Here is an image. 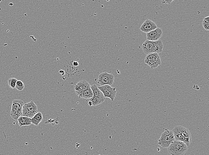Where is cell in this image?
I'll return each mask as SVG.
<instances>
[{
  "label": "cell",
  "instance_id": "obj_19",
  "mask_svg": "<svg viewBox=\"0 0 209 155\" xmlns=\"http://www.w3.org/2000/svg\"><path fill=\"white\" fill-rule=\"evenodd\" d=\"M25 87L24 84L21 81H17L16 84L15 88L18 91H22Z\"/></svg>",
  "mask_w": 209,
  "mask_h": 155
},
{
  "label": "cell",
  "instance_id": "obj_2",
  "mask_svg": "<svg viewBox=\"0 0 209 155\" xmlns=\"http://www.w3.org/2000/svg\"><path fill=\"white\" fill-rule=\"evenodd\" d=\"M188 146L181 141H173L168 147V151L171 155H183L187 151Z\"/></svg>",
  "mask_w": 209,
  "mask_h": 155
},
{
  "label": "cell",
  "instance_id": "obj_9",
  "mask_svg": "<svg viewBox=\"0 0 209 155\" xmlns=\"http://www.w3.org/2000/svg\"><path fill=\"white\" fill-rule=\"evenodd\" d=\"M142 49L145 54L157 53V45L156 41H151L146 40L143 44Z\"/></svg>",
  "mask_w": 209,
  "mask_h": 155
},
{
  "label": "cell",
  "instance_id": "obj_7",
  "mask_svg": "<svg viewBox=\"0 0 209 155\" xmlns=\"http://www.w3.org/2000/svg\"><path fill=\"white\" fill-rule=\"evenodd\" d=\"M114 76L112 74L104 72L99 75L98 78V83L100 86L109 85H112L114 82Z\"/></svg>",
  "mask_w": 209,
  "mask_h": 155
},
{
  "label": "cell",
  "instance_id": "obj_4",
  "mask_svg": "<svg viewBox=\"0 0 209 155\" xmlns=\"http://www.w3.org/2000/svg\"><path fill=\"white\" fill-rule=\"evenodd\" d=\"M24 104V101L20 100H13L11 110L10 113L11 117L13 119L17 120L20 116H23L22 110L23 106Z\"/></svg>",
  "mask_w": 209,
  "mask_h": 155
},
{
  "label": "cell",
  "instance_id": "obj_10",
  "mask_svg": "<svg viewBox=\"0 0 209 155\" xmlns=\"http://www.w3.org/2000/svg\"><path fill=\"white\" fill-rule=\"evenodd\" d=\"M162 29L159 27H157L156 29L146 34L147 40L151 41H157L162 37Z\"/></svg>",
  "mask_w": 209,
  "mask_h": 155
},
{
  "label": "cell",
  "instance_id": "obj_16",
  "mask_svg": "<svg viewBox=\"0 0 209 155\" xmlns=\"http://www.w3.org/2000/svg\"><path fill=\"white\" fill-rule=\"evenodd\" d=\"M93 96V95L90 87L81 93L78 96L80 98H85L86 99H89Z\"/></svg>",
  "mask_w": 209,
  "mask_h": 155
},
{
  "label": "cell",
  "instance_id": "obj_15",
  "mask_svg": "<svg viewBox=\"0 0 209 155\" xmlns=\"http://www.w3.org/2000/svg\"><path fill=\"white\" fill-rule=\"evenodd\" d=\"M43 120V116L41 112H38L33 118L31 119V123L38 126V124L42 121Z\"/></svg>",
  "mask_w": 209,
  "mask_h": 155
},
{
  "label": "cell",
  "instance_id": "obj_21",
  "mask_svg": "<svg viewBox=\"0 0 209 155\" xmlns=\"http://www.w3.org/2000/svg\"><path fill=\"white\" fill-rule=\"evenodd\" d=\"M173 1H162V3L163 4H170Z\"/></svg>",
  "mask_w": 209,
  "mask_h": 155
},
{
  "label": "cell",
  "instance_id": "obj_1",
  "mask_svg": "<svg viewBox=\"0 0 209 155\" xmlns=\"http://www.w3.org/2000/svg\"><path fill=\"white\" fill-rule=\"evenodd\" d=\"M172 131L175 141L183 142L187 146L189 145L191 141V135L187 128L183 126H177Z\"/></svg>",
  "mask_w": 209,
  "mask_h": 155
},
{
  "label": "cell",
  "instance_id": "obj_13",
  "mask_svg": "<svg viewBox=\"0 0 209 155\" xmlns=\"http://www.w3.org/2000/svg\"><path fill=\"white\" fill-rule=\"evenodd\" d=\"M104 97H100L93 96L92 98L88 99V104L90 107L92 106H96L99 104L104 103L105 101Z\"/></svg>",
  "mask_w": 209,
  "mask_h": 155
},
{
  "label": "cell",
  "instance_id": "obj_8",
  "mask_svg": "<svg viewBox=\"0 0 209 155\" xmlns=\"http://www.w3.org/2000/svg\"><path fill=\"white\" fill-rule=\"evenodd\" d=\"M98 87V89L103 93L105 98H110L112 101H114L117 93L116 88H115L112 87L111 86L109 85L100 86Z\"/></svg>",
  "mask_w": 209,
  "mask_h": 155
},
{
  "label": "cell",
  "instance_id": "obj_6",
  "mask_svg": "<svg viewBox=\"0 0 209 155\" xmlns=\"http://www.w3.org/2000/svg\"><path fill=\"white\" fill-rule=\"evenodd\" d=\"M144 63L152 69H156L162 64L161 58L157 53H150L145 57Z\"/></svg>",
  "mask_w": 209,
  "mask_h": 155
},
{
  "label": "cell",
  "instance_id": "obj_17",
  "mask_svg": "<svg viewBox=\"0 0 209 155\" xmlns=\"http://www.w3.org/2000/svg\"><path fill=\"white\" fill-rule=\"evenodd\" d=\"M90 88L92 92L93 96L100 97H104L103 93L98 89V87L96 85L94 84L90 86Z\"/></svg>",
  "mask_w": 209,
  "mask_h": 155
},
{
  "label": "cell",
  "instance_id": "obj_22",
  "mask_svg": "<svg viewBox=\"0 0 209 155\" xmlns=\"http://www.w3.org/2000/svg\"><path fill=\"white\" fill-rule=\"evenodd\" d=\"M73 65L74 66H77L79 65V63L77 61H74L73 62Z\"/></svg>",
  "mask_w": 209,
  "mask_h": 155
},
{
  "label": "cell",
  "instance_id": "obj_20",
  "mask_svg": "<svg viewBox=\"0 0 209 155\" xmlns=\"http://www.w3.org/2000/svg\"><path fill=\"white\" fill-rule=\"evenodd\" d=\"M202 25H203V27L204 28L206 29V30H209V23L208 22H205V21H202Z\"/></svg>",
  "mask_w": 209,
  "mask_h": 155
},
{
  "label": "cell",
  "instance_id": "obj_11",
  "mask_svg": "<svg viewBox=\"0 0 209 155\" xmlns=\"http://www.w3.org/2000/svg\"><path fill=\"white\" fill-rule=\"evenodd\" d=\"M157 26L153 21L147 19L145 20L140 27V30L142 32L147 33L151 32L157 28Z\"/></svg>",
  "mask_w": 209,
  "mask_h": 155
},
{
  "label": "cell",
  "instance_id": "obj_12",
  "mask_svg": "<svg viewBox=\"0 0 209 155\" xmlns=\"http://www.w3.org/2000/svg\"><path fill=\"white\" fill-rule=\"evenodd\" d=\"M90 87V85L88 82L85 80H82L74 85V89L76 95L78 96L81 93Z\"/></svg>",
  "mask_w": 209,
  "mask_h": 155
},
{
  "label": "cell",
  "instance_id": "obj_18",
  "mask_svg": "<svg viewBox=\"0 0 209 155\" xmlns=\"http://www.w3.org/2000/svg\"><path fill=\"white\" fill-rule=\"evenodd\" d=\"M17 81V79L15 78H11L9 79L8 81V84L10 88H12V89L15 88L16 84Z\"/></svg>",
  "mask_w": 209,
  "mask_h": 155
},
{
  "label": "cell",
  "instance_id": "obj_3",
  "mask_svg": "<svg viewBox=\"0 0 209 155\" xmlns=\"http://www.w3.org/2000/svg\"><path fill=\"white\" fill-rule=\"evenodd\" d=\"M174 141L173 131L166 129L158 140V144L163 148H168Z\"/></svg>",
  "mask_w": 209,
  "mask_h": 155
},
{
  "label": "cell",
  "instance_id": "obj_5",
  "mask_svg": "<svg viewBox=\"0 0 209 155\" xmlns=\"http://www.w3.org/2000/svg\"><path fill=\"white\" fill-rule=\"evenodd\" d=\"M38 113V107L33 101L24 104L23 107V116L28 118H33Z\"/></svg>",
  "mask_w": 209,
  "mask_h": 155
},
{
  "label": "cell",
  "instance_id": "obj_23",
  "mask_svg": "<svg viewBox=\"0 0 209 155\" xmlns=\"http://www.w3.org/2000/svg\"><path fill=\"white\" fill-rule=\"evenodd\" d=\"M59 73H60L62 75H64V74H65V72H64V71L63 70L60 71Z\"/></svg>",
  "mask_w": 209,
  "mask_h": 155
},
{
  "label": "cell",
  "instance_id": "obj_14",
  "mask_svg": "<svg viewBox=\"0 0 209 155\" xmlns=\"http://www.w3.org/2000/svg\"><path fill=\"white\" fill-rule=\"evenodd\" d=\"M17 121L18 122V125L20 127L24 126H29L32 123L31 122V119L25 116H20L18 119Z\"/></svg>",
  "mask_w": 209,
  "mask_h": 155
}]
</instances>
